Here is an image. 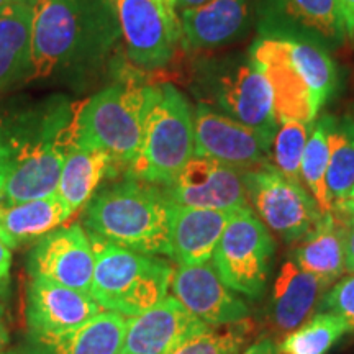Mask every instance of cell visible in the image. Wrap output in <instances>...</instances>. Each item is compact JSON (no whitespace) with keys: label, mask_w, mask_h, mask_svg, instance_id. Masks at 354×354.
<instances>
[{"label":"cell","mask_w":354,"mask_h":354,"mask_svg":"<svg viewBox=\"0 0 354 354\" xmlns=\"http://www.w3.org/2000/svg\"><path fill=\"white\" fill-rule=\"evenodd\" d=\"M77 110L56 94L0 122V209L55 196Z\"/></svg>","instance_id":"6da1fadb"},{"label":"cell","mask_w":354,"mask_h":354,"mask_svg":"<svg viewBox=\"0 0 354 354\" xmlns=\"http://www.w3.org/2000/svg\"><path fill=\"white\" fill-rule=\"evenodd\" d=\"M120 37L113 0H37L32 77L51 81L91 73Z\"/></svg>","instance_id":"7a4b0ae2"},{"label":"cell","mask_w":354,"mask_h":354,"mask_svg":"<svg viewBox=\"0 0 354 354\" xmlns=\"http://www.w3.org/2000/svg\"><path fill=\"white\" fill-rule=\"evenodd\" d=\"M171 202L162 189L128 177L100 190L86 210V227L113 245L148 256H169Z\"/></svg>","instance_id":"3957f363"},{"label":"cell","mask_w":354,"mask_h":354,"mask_svg":"<svg viewBox=\"0 0 354 354\" xmlns=\"http://www.w3.org/2000/svg\"><path fill=\"white\" fill-rule=\"evenodd\" d=\"M196 154L194 113L172 84L148 86L143 141L128 177L167 187Z\"/></svg>","instance_id":"277c9868"},{"label":"cell","mask_w":354,"mask_h":354,"mask_svg":"<svg viewBox=\"0 0 354 354\" xmlns=\"http://www.w3.org/2000/svg\"><path fill=\"white\" fill-rule=\"evenodd\" d=\"M194 81L202 104L274 140L279 122L272 88L250 53L198 61Z\"/></svg>","instance_id":"5b68a950"},{"label":"cell","mask_w":354,"mask_h":354,"mask_svg":"<svg viewBox=\"0 0 354 354\" xmlns=\"http://www.w3.org/2000/svg\"><path fill=\"white\" fill-rule=\"evenodd\" d=\"M95 271L91 295L102 308L136 317L167 297L174 269L166 261L91 236Z\"/></svg>","instance_id":"8992f818"},{"label":"cell","mask_w":354,"mask_h":354,"mask_svg":"<svg viewBox=\"0 0 354 354\" xmlns=\"http://www.w3.org/2000/svg\"><path fill=\"white\" fill-rule=\"evenodd\" d=\"M148 109V86L115 82L79 105L73 143L104 149L113 166L130 169L138 158Z\"/></svg>","instance_id":"52a82bcc"},{"label":"cell","mask_w":354,"mask_h":354,"mask_svg":"<svg viewBox=\"0 0 354 354\" xmlns=\"http://www.w3.org/2000/svg\"><path fill=\"white\" fill-rule=\"evenodd\" d=\"M276 241L271 232L250 207L233 214L212 259L230 289L258 300L268 289Z\"/></svg>","instance_id":"ba28073f"},{"label":"cell","mask_w":354,"mask_h":354,"mask_svg":"<svg viewBox=\"0 0 354 354\" xmlns=\"http://www.w3.org/2000/svg\"><path fill=\"white\" fill-rule=\"evenodd\" d=\"M251 209L286 245L302 241L317 227L323 214L300 183L287 179L274 165L243 172Z\"/></svg>","instance_id":"9c48e42d"},{"label":"cell","mask_w":354,"mask_h":354,"mask_svg":"<svg viewBox=\"0 0 354 354\" xmlns=\"http://www.w3.org/2000/svg\"><path fill=\"white\" fill-rule=\"evenodd\" d=\"M259 38L302 39L336 50L346 39L336 0H256Z\"/></svg>","instance_id":"30bf717a"},{"label":"cell","mask_w":354,"mask_h":354,"mask_svg":"<svg viewBox=\"0 0 354 354\" xmlns=\"http://www.w3.org/2000/svg\"><path fill=\"white\" fill-rule=\"evenodd\" d=\"M196 154L246 172L271 165L272 140L205 104L194 110Z\"/></svg>","instance_id":"8fae6325"},{"label":"cell","mask_w":354,"mask_h":354,"mask_svg":"<svg viewBox=\"0 0 354 354\" xmlns=\"http://www.w3.org/2000/svg\"><path fill=\"white\" fill-rule=\"evenodd\" d=\"M127 55L143 69H158L174 57L180 32L156 0H113Z\"/></svg>","instance_id":"7c38bea8"},{"label":"cell","mask_w":354,"mask_h":354,"mask_svg":"<svg viewBox=\"0 0 354 354\" xmlns=\"http://www.w3.org/2000/svg\"><path fill=\"white\" fill-rule=\"evenodd\" d=\"M162 192L172 203L197 209L240 212L251 207L243 172L201 156L190 159L174 183Z\"/></svg>","instance_id":"4fadbf2b"},{"label":"cell","mask_w":354,"mask_h":354,"mask_svg":"<svg viewBox=\"0 0 354 354\" xmlns=\"http://www.w3.org/2000/svg\"><path fill=\"white\" fill-rule=\"evenodd\" d=\"M28 269L33 279L91 294L95 271L94 248L81 225L56 228L35 246Z\"/></svg>","instance_id":"5bb4252c"},{"label":"cell","mask_w":354,"mask_h":354,"mask_svg":"<svg viewBox=\"0 0 354 354\" xmlns=\"http://www.w3.org/2000/svg\"><path fill=\"white\" fill-rule=\"evenodd\" d=\"M250 56L272 88L277 122L315 123L320 110L317 109L304 74L292 61L284 39H256Z\"/></svg>","instance_id":"9a60e30c"},{"label":"cell","mask_w":354,"mask_h":354,"mask_svg":"<svg viewBox=\"0 0 354 354\" xmlns=\"http://www.w3.org/2000/svg\"><path fill=\"white\" fill-rule=\"evenodd\" d=\"M174 297L207 325H232L246 320L251 310L216 274L214 263L179 266L172 276Z\"/></svg>","instance_id":"2e32d148"},{"label":"cell","mask_w":354,"mask_h":354,"mask_svg":"<svg viewBox=\"0 0 354 354\" xmlns=\"http://www.w3.org/2000/svg\"><path fill=\"white\" fill-rule=\"evenodd\" d=\"M207 326L172 295L141 315L128 318L120 354H169Z\"/></svg>","instance_id":"e0dca14e"},{"label":"cell","mask_w":354,"mask_h":354,"mask_svg":"<svg viewBox=\"0 0 354 354\" xmlns=\"http://www.w3.org/2000/svg\"><path fill=\"white\" fill-rule=\"evenodd\" d=\"M99 304L87 292L33 279L28 289L26 320L33 338L61 335L79 328L102 312Z\"/></svg>","instance_id":"ac0fdd59"},{"label":"cell","mask_w":354,"mask_h":354,"mask_svg":"<svg viewBox=\"0 0 354 354\" xmlns=\"http://www.w3.org/2000/svg\"><path fill=\"white\" fill-rule=\"evenodd\" d=\"M180 44L190 51H207L245 38L254 13L248 0H207L179 12Z\"/></svg>","instance_id":"d6986e66"},{"label":"cell","mask_w":354,"mask_h":354,"mask_svg":"<svg viewBox=\"0 0 354 354\" xmlns=\"http://www.w3.org/2000/svg\"><path fill=\"white\" fill-rule=\"evenodd\" d=\"M233 214L171 202L169 258L179 266L209 263Z\"/></svg>","instance_id":"ffe728a7"},{"label":"cell","mask_w":354,"mask_h":354,"mask_svg":"<svg viewBox=\"0 0 354 354\" xmlns=\"http://www.w3.org/2000/svg\"><path fill=\"white\" fill-rule=\"evenodd\" d=\"M37 0L0 8V91L32 77Z\"/></svg>","instance_id":"44dd1931"},{"label":"cell","mask_w":354,"mask_h":354,"mask_svg":"<svg viewBox=\"0 0 354 354\" xmlns=\"http://www.w3.org/2000/svg\"><path fill=\"white\" fill-rule=\"evenodd\" d=\"M128 318L112 310H102L79 328L33 339L39 348L38 354H120Z\"/></svg>","instance_id":"7402d4cb"},{"label":"cell","mask_w":354,"mask_h":354,"mask_svg":"<svg viewBox=\"0 0 354 354\" xmlns=\"http://www.w3.org/2000/svg\"><path fill=\"white\" fill-rule=\"evenodd\" d=\"M326 287L320 279L304 269L294 261L282 266L274 282L271 297V320L282 333H290L304 325L315 308L318 297Z\"/></svg>","instance_id":"603a6c76"},{"label":"cell","mask_w":354,"mask_h":354,"mask_svg":"<svg viewBox=\"0 0 354 354\" xmlns=\"http://www.w3.org/2000/svg\"><path fill=\"white\" fill-rule=\"evenodd\" d=\"M113 171L112 158L104 149L73 143L61 169L56 196L74 214L91 202L104 177Z\"/></svg>","instance_id":"cb8c5ba5"},{"label":"cell","mask_w":354,"mask_h":354,"mask_svg":"<svg viewBox=\"0 0 354 354\" xmlns=\"http://www.w3.org/2000/svg\"><path fill=\"white\" fill-rule=\"evenodd\" d=\"M71 216L73 212L56 194L3 207L0 209V238L12 250L55 232Z\"/></svg>","instance_id":"d4e9b609"},{"label":"cell","mask_w":354,"mask_h":354,"mask_svg":"<svg viewBox=\"0 0 354 354\" xmlns=\"http://www.w3.org/2000/svg\"><path fill=\"white\" fill-rule=\"evenodd\" d=\"M299 243L294 250V263L320 279L328 289L346 272L343 238L333 210L323 215L317 227Z\"/></svg>","instance_id":"484cf974"},{"label":"cell","mask_w":354,"mask_h":354,"mask_svg":"<svg viewBox=\"0 0 354 354\" xmlns=\"http://www.w3.org/2000/svg\"><path fill=\"white\" fill-rule=\"evenodd\" d=\"M335 117L322 115L313 123L310 131L307 146L300 166V179L304 180L305 187L317 202L318 209L323 215L333 210L328 185H326V172H328L330 154H331V127Z\"/></svg>","instance_id":"4316f807"},{"label":"cell","mask_w":354,"mask_h":354,"mask_svg":"<svg viewBox=\"0 0 354 354\" xmlns=\"http://www.w3.org/2000/svg\"><path fill=\"white\" fill-rule=\"evenodd\" d=\"M295 66L304 74L318 110L328 102L338 88V69L330 51L302 39H284Z\"/></svg>","instance_id":"83f0119b"},{"label":"cell","mask_w":354,"mask_h":354,"mask_svg":"<svg viewBox=\"0 0 354 354\" xmlns=\"http://www.w3.org/2000/svg\"><path fill=\"white\" fill-rule=\"evenodd\" d=\"M331 154L326 185L331 202L349 201L354 190V120L343 117L331 127Z\"/></svg>","instance_id":"f1b7e54d"},{"label":"cell","mask_w":354,"mask_h":354,"mask_svg":"<svg viewBox=\"0 0 354 354\" xmlns=\"http://www.w3.org/2000/svg\"><path fill=\"white\" fill-rule=\"evenodd\" d=\"M346 333L349 328L342 317L318 312L302 328L286 336L279 346V354H326Z\"/></svg>","instance_id":"f546056e"},{"label":"cell","mask_w":354,"mask_h":354,"mask_svg":"<svg viewBox=\"0 0 354 354\" xmlns=\"http://www.w3.org/2000/svg\"><path fill=\"white\" fill-rule=\"evenodd\" d=\"M254 323L251 318L225 328H209L192 335L169 354H241L253 338Z\"/></svg>","instance_id":"4dcf8cb0"},{"label":"cell","mask_w":354,"mask_h":354,"mask_svg":"<svg viewBox=\"0 0 354 354\" xmlns=\"http://www.w3.org/2000/svg\"><path fill=\"white\" fill-rule=\"evenodd\" d=\"M313 123L282 122L279 123L276 136L272 140L271 156L276 169L287 179L300 183V166Z\"/></svg>","instance_id":"1f68e13d"},{"label":"cell","mask_w":354,"mask_h":354,"mask_svg":"<svg viewBox=\"0 0 354 354\" xmlns=\"http://www.w3.org/2000/svg\"><path fill=\"white\" fill-rule=\"evenodd\" d=\"M318 312H330L346 322L349 333L354 331V274L338 281L323 294Z\"/></svg>","instance_id":"d6a6232c"},{"label":"cell","mask_w":354,"mask_h":354,"mask_svg":"<svg viewBox=\"0 0 354 354\" xmlns=\"http://www.w3.org/2000/svg\"><path fill=\"white\" fill-rule=\"evenodd\" d=\"M333 214L338 220L339 232H342L343 238L344 271L354 274V214H351L342 203H335Z\"/></svg>","instance_id":"836d02e7"},{"label":"cell","mask_w":354,"mask_h":354,"mask_svg":"<svg viewBox=\"0 0 354 354\" xmlns=\"http://www.w3.org/2000/svg\"><path fill=\"white\" fill-rule=\"evenodd\" d=\"M336 6L342 13L346 38H354V0H336Z\"/></svg>","instance_id":"e575fe53"},{"label":"cell","mask_w":354,"mask_h":354,"mask_svg":"<svg viewBox=\"0 0 354 354\" xmlns=\"http://www.w3.org/2000/svg\"><path fill=\"white\" fill-rule=\"evenodd\" d=\"M241 354H279V348L274 343V339L269 336H263V338H258L254 343L243 349Z\"/></svg>","instance_id":"d590c367"},{"label":"cell","mask_w":354,"mask_h":354,"mask_svg":"<svg viewBox=\"0 0 354 354\" xmlns=\"http://www.w3.org/2000/svg\"><path fill=\"white\" fill-rule=\"evenodd\" d=\"M12 264V253L10 248H8L6 243L0 238V287H2L6 279L8 277V269H10Z\"/></svg>","instance_id":"8d00e7d4"},{"label":"cell","mask_w":354,"mask_h":354,"mask_svg":"<svg viewBox=\"0 0 354 354\" xmlns=\"http://www.w3.org/2000/svg\"><path fill=\"white\" fill-rule=\"evenodd\" d=\"M159 6L162 7V10L167 15V19L171 20V24L176 26L180 32V21H179V12H177V2L176 0H156Z\"/></svg>","instance_id":"74e56055"},{"label":"cell","mask_w":354,"mask_h":354,"mask_svg":"<svg viewBox=\"0 0 354 354\" xmlns=\"http://www.w3.org/2000/svg\"><path fill=\"white\" fill-rule=\"evenodd\" d=\"M8 343V328L6 320V308L0 304V351L7 346Z\"/></svg>","instance_id":"f35d334b"},{"label":"cell","mask_w":354,"mask_h":354,"mask_svg":"<svg viewBox=\"0 0 354 354\" xmlns=\"http://www.w3.org/2000/svg\"><path fill=\"white\" fill-rule=\"evenodd\" d=\"M177 2V12L190 10V8H196L202 3H205L207 0H176Z\"/></svg>","instance_id":"ab89813d"},{"label":"cell","mask_w":354,"mask_h":354,"mask_svg":"<svg viewBox=\"0 0 354 354\" xmlns=\"http://www.w3.org/2000/svg\"><path fill=\"white\" fill-rule=\"evenodd\" d=\"M21 2H26V0H0V8L15 6V3H21Z\"/></svg>","instance_id":"60d3db41"},{"label":"cell","mask_w":354,"mask_h":354,"mask_svg":"<svg viewBox=\"0 0 354 354\" xmlns=\"http://www.w3.org/2000/svg\"><path fill=\"white\" fill-rule=\"evenodd\" d=\"M342 203L343 207H346V209L351 212V214H354V202L353 201H344V202H339Z\"/></svg>","instance_id":"b9f144b4"},{"label":"cell","mask_w":354,"mask_h":354,"mask_svg":"<svg viewBox=\"0 0 354 354\" xmlns=\"http://www.w3.org/2000/svg\"><path fill=\"white\" fill-rule=\"evenodd\" d=\"M349 201H353V202H354V196H353V197H351V198H349Z\"/></svg>","instance_id":"7bdbcfd3"},{"label":"cell","mask_w":354,"mask_h":354,"mask_svg":"<svg viewBox=\"0 0 354 354\" xmlns=\"http://www.w3.org/2000/svg\"><path fill=\"white\" fill-rule=\"evenodd\" d=\"M7 354H19V353H7Z\"/></svg>","instance_id":"ee69618b"},{"label":"cell","mask_w":354,"mask_h":354,"mask_svg":"<svg viewBox=\"0 0 354 354\" xmlns=\"http://www.w3.org/2000/svg\"><path fill=\"white\" fill-rule=\"evenodd\" d=\"M353 196H354V190H353V194H351V197H353ZM351 197H349V198H351Z\"/></svg>","instance_id":"f6af8a7d"}]
</instances>
